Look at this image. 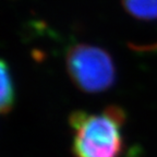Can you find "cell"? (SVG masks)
Masks as SVG:
<instances>
[{"instance_id":"3957f363","label":"cell","mask_w":157,"mask_h":157,"mask_svg":"<svg viewBox=\"0 0 157 157\" xmlns=\"http://www.w3.org/2000/svg\"><path fill=\"white\" fill-rule=\"evenodd\" d=\"M15 92L8 64L0 59V113L6 115L14 106Z\"/></svg>"},{"instance_id":"277c9868","label":"cell","mask_w":157,"mask_h":157,"mask_svg":"<svg viewBox=\"0 0 157 157\" xmlns=\"http://www.w3.org/2000/svg\"><path fill=\"white\" fill-rule=\"evenodd\" d=\"M123 8L133 17L144 21L157 19V0H121Z\"/></svg>"},{"instance_id":"7a4b0ae2","label":"cell","mask_w":157,"mask_h":157,"mask_svg":"<svg viewBox=\"0 0 157 157\" xmlns=\"http://www.w3.org/2000/svg\"><path fill=\"white\" fill-rule=\"evenodd\" d=\"M70 78L85 93H101L113 86L117 78L115 62L105 49L88 44L70 47L66 56Z\"/></svg>"},{"instance_id":"6da1fadb","label":"cell","mask_w":157,"mask_h":157,"mask_svg":"<svg viewBox=\"0 0 157 157\" xmlns=\"http://www.w3.org/2000/svg\"><path fill=\"white\" fill-rule=\"evenodd\" d=\"M127 116L117 105L99 113L74 111L69 117L73 131L71 151L74 157H122L124 139L122 127Z\"/></svg>"}]
</instances>
